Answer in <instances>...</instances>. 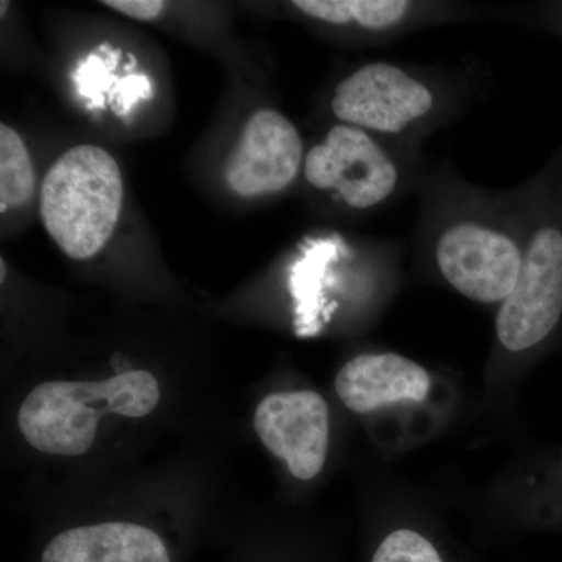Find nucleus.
Wrapping results in <instances>:
<instances>
[{
    "label": "nucleus",
    "instance_id": "1",
    "mask_svg": "<svg viewBox=\"0 0 562 562\" xmlns=\"http://www.w3.org/2000/svg\"><path fill=\"white\" fill-rule=\"evenodd\" d=\"M160 403V384L147 371L102 382H46L22 402L18 424L33 449L55 457H80L91 449L99 417L147 416Z\"/></svg>",
    "mask_w": 562,
    "mask_h": 562
},
{
    "label": "nucleus",
    "instance_id": "2",
    "mask_svg": "<svg viewBox=\"0 0 562 562\" xmlns=\"http://www.w3.org/2000/svg\"><path fill=\"white\" fill-rule=\"evenodd\" d=\"M124 201L116 160L102 147L81 144L52 165L41 188L44 227L72 260H90L110 241Z\"/></svg>",
    "mask_w": 562,
    "mask_h": 562
},
{
    "label": "nucleus",
    "instance_id": "3",
    "mask_svg": "<svg viewBox=\"0 0 562 562\" xmlns=\"http://www.w3.org/2000/svg\"><path fill=\"white\" fill-rule=\"evenodd\" d=\"M562 316V227L547 222L524 249L522 268L497 314V336L509 351L542 342Z\"/></svg>",
    "mask_w": 562,
    "mask_h": 562
},
{
    "label": "nucleus",
    "instance_id": "4",
    "mask_svg": "<svg viewBox=\"0 0 562 562\" xmlns=\"http://www.w3.org/2000/svg\"><path fill=\"white\" fill-rule=\"evenodd\" d=\"M305 179L322 191H335L347 206L369 210L391 198L398 169L387 151L351 125L338 124L313 146L303 162Z\"/></svg>",
    "mask_w": 562,
    "mask_h": 562
},
{
    "label": "nucleus",
    "instance_id": "5",
    "mask_svg": "<svg viewBox=\"0 0 562 562\" xmlns=\"http://www.w3.org/2000/svg\"><path fill=\"white\" fill-rule=\"evenodd\" d=\"M436 262L443 279L471 301L503 302L522 268L524 249L508 233L475 221L450 225L439 236Z\"/></svg>",
    "mask_w": 562,
    "mask_h": 562
},
{
    "label": "nucleus",
    "instance_id": "6",
    "mask_svg": "<svg viewBox=\"0 0 562 562\" xmlns=\"http://www.w3.org/2000/svg\"><path fill=\"white\" fill-rule=\"evenodd\" d=\"M435 106L430 88L391 63H369L336 87L331 111L341 124L397 135Z\"/></svg>",
    "mask_w": 562,
    "mask_h": 562
},
{
    "label": "nucleus",
    "instance_id": "7",
    "mask_svg": "<svg viewBox=\"0 0 562 562\" xmlns=\"http://www.w3.org/2000/svg\"><path fill=\"white\" fill-rule=\"evenodd\" d=\"M255 431L273 457L286 461L295 479L308 482L327 460L330 412L317 392H279L257 406Z\"/></svg>",
    "mask_w": 562,
    "mask_h": 562
},
{
    "label": "nucleus",
    "instance_id": "8",
    "mask_svg": "<svg viewBox=\"0 0 562 562\" xmlns=\"http://www.w3.org/2000/svg\"><path fill=\"white\" fill-rule=\"evenodd\" d=\"M303 161L297 128L271 109L251 114L227 168V181L243 198H261L286 190Z\"/></svg>",
    "mask_w": 562,
    "mask_h": 562
},
{
    "label": "nucleus",
    "instance_id": "9",
    "mask_svg": "<svg viewBox=\"0 0 562 562\" xmlns=\"http://www.w3.org/2000/svg\"><path fill=\"white\" fill-rule=\"evenodd\" d=\"M427 371L397 353H368L351 358L339 371L335 390L355 413H371L397 402H424L430 392Z\"/></svg>",
    "mask_w": 562,
    "mask_h": 562
},
{
    "label": "nucleus",
    "instance_id": "10",
    "mask_svg": "<svg viewBox=\"0 0 562 562\" xmlns=\"http://www.w3.org/2000/svg\"><path fill=\"white\" fill-rule=\"evenodd\" d=\"M41 562H171L166 543L150 528L103 522L55 536Z\"/></svg>",
    "mask_w": 562,
    "mask_h": 562
},
{
    "label": "nucleus",
    "instance_id": "11",
    "mask_svg": "<svg viewBox=\"0 0 562 562\" xmlns=\"http://www.w3.org/2000/svg\"><path fill=\"white\" fill-rule=\"evenodd\" d=\"M292 5L314 20L353 24L369 31L395 27L412 9L405 0H295Z\"/></svg>",
    "mask_w": 562,
    "mask_h": 562
},
{
    "label": "nucleus",
    "instance_id": "12",
    "mask_svg": "<svg viewBox=\"0 0 562 562\" xmlns=\"http://www.w3.org/2000/svg\"><path fill=\"white\" fill-rule=\"evenodd\" d=\"M35 171L24 140L7 124L0 125V210L20 209L35 194Z\"/></svg>",
    "mask_w": 562,
    "mask_h": 562
},
{
    "label": "nucleus",
    "instance_id": "13",
    "mask_svg": "<svg viewBox=\"0 0 562 562\" xmlns=\"http://www.w3.org/2000/svg\"><path fill=\"white\" fill-rule=\"evenodd\" d=\"M372 562H442L432 543L412 530L391 532Z\"/></svg>",
    "mask_w": 562,
    "mask_h": 562
},
{
    "label": "nucleus",
    "instance_id": "14",
    "mask_svg": "<svg viewBox=\"0 0 562 562\" xmlns=\"http://www.w3.org/2000/svg\"><path fill=\"white\" fill-rule=\"evenodd\" d=\"M103 5L138 21L157 20L165 10V2L160 0H109Z\"/></svg>",
    "mask_w": 562,
    "mask_h": 562
}]
</instances>
